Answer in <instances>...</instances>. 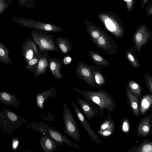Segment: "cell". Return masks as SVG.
<instances>
[{
    "mask_svg": "<svg viewBox=\"0 0 152 152\" xmlns=\"http://www.w3.org/2000/svg\"><path fill=\"white\" fill-rule=\"evenodd\" d=\"M64 64L65 65L70 64L72 61L71 58L69 55H66L62 60Z\"/></svg>",
    "mask_w": 152,
    "mask_h": 152,
    "instance_id": "cell-37",
    "label": "cell"
},
{
    "mask_svg": "<svg viewBox=\"0 0 152 152\" xmlns=\"http://www.w3.org/2000/svg\"><path fill=\"white\" fill-rule=\"evenodd\" d=\"M94 77L96 84L99 88L102 87L105 83V79L101 70L98 69L95 71Z\"/></svg>",
    "mask_w": 152,
    "mask_h": 152,
    "instance_id": "cell-28",
    "label": "cell"
},
{
    "mask_svg": "<svg viewBox=\"0 0 152 152\" xmlns=\"http://www.w3.org/2000/svg\"><path fill=\"white\" fill-rule=\"evenodd\" d=\"M56 91L54 86L42 92H37L36 94V105L40 109L45 108L44 103L49 97H53L56 95Z\"/></svg>",
    "mask_w": 152,
    "mask_h": 152,
    "instance_id": "cell-14",
    "label": "cell"
},
{
    "mask_svg": "<svg viewBox=\"0 0 152 152\" xmlns=\"http://www.w3.org/2000/svg\"><path fill=\"white\" fill-rule=\"evenodd\" d=\"M71 104L78 119L90 138L96 143L101 144L102 142V139L92 129L90 124L78 106L73 101H71Z\"/></svg>",
    "mask_w": 152,
    "mask_h": 152,
    "instance_id": "cell-9",
    "label": "cell"
},
{
    "mask_svg": "<svg viewBox=\"0 0 152 152\" xmlns=\"http://www.w3.org/2000/svg\"><path fill=\"white\" fill-rule=\"evenodd\" d=\"M99 69L95 66H91L79 61L75 67V73L76 77L83 80L87 84L92 87L99 89L95 81L94 73Z\"/></svg>",
    "mask_w": 152,
    "mask_h": 152,
    "instance_id": "cell-7",
    "label": "cell"
},
{
    "mask_svg": "<svg viewBox=\"0 0 152 152\" xmlns=\"http://www.w3.org/2000/svg\"><path fill=\"white\" fill-rule=\"evenodd\" d=\"M31 38L26 39L22 46L21 53L26 63L36 55L31 44Z\"/></svg>",
    "mask_w": 152,
    "mask_h": 152,
    "instance_id": "cell-17",
    "label": "cell"
},
{
    "mask_svg": "<svg viewBox=\"0 0 152 152\" xmlns=\"http://www.w3.org/2000/svg\"><path fill=\"white\" fill-rule=\"evenodd\" d=\"M12 19L18 24L29 28L37 29L55 33L61 32L64 31L62 28L50 23L21 17H14Z\"/></svg>",
    "mask_w": 152,
    "mask_h": 152,
    "instance_id": "cell-6",
    "label": "cell"
},
{
    "mask_svg": "<svg viewBox=\"0 0 152 152\" xmlns=\"http://www.w3.org/2000/svg\"><path fill=\"white\" fill-rule=\"evenodd\" d=\"M0 101L5 104L19 107V100L16 96L9 92L0 91Z\"/></svg>",
    "mask_w": 152,
    "mask_h": 152,
    "instance_id": "cell-20",
    "label": "cell"
},
{
    "mask_svg": "<svg viewBox=\"0 0 152 152\" xmlns=\"http://www.w3.org/2000/svg\"><path fill=\"white\" fill-rule=\"evenodd\" d=\"M126 95L127 103L131 110L135 116H139L140 115L139 99L132 94L127 85L126 86Z\"/></svg>",
    "mask_w": 152,
    "mask_h": 152,
    "instance_id": "cell-16",
    "label": "cell"
},
{
    "mask_svg": "<svg viewBox=\"0 0 152 152\" xmlns=\"http://www.w3.org/2000/svg\"><path fill=\"white\" fill-rule=\"evenodd\" d=\"M10 52L5 46L0 41V62L7 65L12 64L9 57Z\"/></svg>",
    "mask_w": 152,
    "mask_h": 152,
    "instance_id": "cell-25",
    "label": "cell"
},
{
    "mask_svg": "<svg viewBox=\"0 0 152 152\" xmlns=\"http://www.w3.org/2000/svg\"><path fill=\"white\" fill-rule=\"evenodd\" d=\"M149 39H152V34L145 29L137 31L134 34L133 37V46L140 56H142V48L149 42Z\"/></svg>",
    "mask_w": 152,
    "mask_h": 152,
    "instance_id": "cell-10",
    "label": "cell"
},
{
    "mask_svg": "<svg viewBox=\"0 0 152 152\" xmlns=\"http://www.w3.org/2000/svg\"><path fill=\"white\" fill-rule=\"evenodd\" d=\"M128 152H152V141L148 139L144 140L141 142L140 144L126 151Z\"/></svg>",
    "mask_w": 152,
    "mask_h": 152,
    "instance_id": "cell-23",
    "label": "cell"
},
{
    "mask_svg": "<svg viewBox=\"0 0 152 152\" xmlns=\"http://www.w3.org/2000/svg\"><path fill=\"white\" fill-rule=\"evenodd\" d=\"M115 122L112 123L110 126L103 130H98V134L103 137H107L111 135L115 129Z\"/></svg>",
    "mask_w": 152,
    "mask_h": 152,
    "instance_id": "cell-31",
    "label": "cell"
},
{
    "mask_svg": "<svg viewBox=\"0 0 152 152\" xmlns=\"http://www.w3.org/2000/svg\"><path fill=\"white\" fill-rule=\"evenodd\" d=\"M26 121L24 118L6 108L0 110V122L2 126L3 133L7 132L12 135L15 129L20 127L23 123L25 124Z\"/></svg>",
    "mask_w": 152,
    "mask_h": 152,
    "instance_id": "cell-4",
    "label": "cell"
},
{
    "mask_svg": "<svg viewBox=\"0 0 152 152\" xmlns=\"http://www.w3.org/2000/svg\"><path fill=\"white\" fill-rule=\"evenodd\" d=\"M36 0H18V4L20 7L26 8H34Z\"/></svg>",
    "mask_w": 152,
    "mask_h": 152,
    "instance_id": "cell-32",
    "label": "cell"
},
{
    "mask_svg": "<svg viewBox=\"0 0 152 152\" xmlns=\"http://www.w3.org/2000/svg\"><path fill=\"white\" fill-rule=\"evenodd\" d=\"M19 141L18 139L16 137H13L12 144V149L14 151H16L18 147Z\"/></svg>",
    "mask_w": 152,
    "mask_h": 152,
    "instance_id": "cell-36",
    "label": "cell"
},
{
    "mask_svg": "<svg viewBox=\"0 0 152 152\" xmlns=\"http://www.w3.org/2000/svg\"><path fill=\"white\" fill-rule=\"evenodd\" d=\"M135 51L133 46L131 48H128L126 52V57L128 61L133 67L139 68L140 66V64Z\"/></svg>",
    "mask_w": 152,
    "mask_h": 152,
    "instance_id": "cell-24",
    "label": "cell"
},
{
    "mask_svg": "<svg viewBox=\"0 0 152 152\" xmlns=\"http://www.w3.org/2000/svg\"><path fill=\"white\" fill-rule=\"evenodd\" d=\"M10 0H0V14H3L9 7Z\"/></svg>",
    "mask_w": 152,
    "mask_h": 152,
    "instance_id": "cell-35",
    "label": "cell"
},
{
    "mask_svg": "<svg viewBox=\"0 0 152 152\" xmlns=\"http://www.w3.org/2000/svg\"><path fill=\"white\" fill-rule=\"evenodd\" d=\"M63 117L65 125L64 132L74 140H80V134L77 125L66 103H63Z\"/></svg>",
    "mask_w": 152,
    "mask_h": 152,
    "instance_id": "cell-5",
    "label": "cell"
},
{
    "mask_svg": "<svg viewBox=\"0 0 152 152\" xmlns=\"http://www.w3.org/2000/svg\"><path fill=\"white\" fill-rule=\"evenodd\" d=\"M121 129L122 131L125 134L128 133L130 130V124L129 120L126 118H123L121 122Z\"/></svg>",
    "mask_w": 152,
    "mask_h": 152,
    "instance_id": "cell-33",
    "label": "cell"
},
{
    "mask_svg": "<svg viewBox=\"0 0 152 152\" xmlns=\"http://www.w3.org/2000/svg\"><path fill=\"white\" fill-rule=\"evenodd\" d=\"M144 80L148 90L150 94H152V77L148 73H146L144 77Z\"/></svg>",
    "mask_w": 152,
    "mask_h": 152,
    "instance_id": "cell-34",
    "label": "cell"
},
{
    "mask_svg": "<svg viewBox=\"0 0 152 152\" xmlns=\"http://www.w3.org/2000/svg\"><path fill=\"white\" fill-rule=\"evenodd\" d=\"M72 89L78 93L86 100L97 105L99 108V116L101 117L105 114L106 109L110 114L116 110L115 99L106 91L100 89L98 91L83 90L74 87Z\"/></svg>",
    "mask_w": 152,
    "mask_h": 152,
    "instance_id": "cell-1",
    "label": "cell"
},
{
    "mask_svg": "<svg viewBox=\"0 0 152 152\" xmlns=\"http://www.w3.org/2000/svg\"><path fill=\"white\" fill-rule=\"evenodd\" d=\"M39 144L44 152H53L56 149L58 145L53 139L45 134L41 137Z\"/></svg>",
    "mask_w": 152,
    "mask_h": 152,
    "instance_id": "cell-18",
    "label": "cell"
},
{
    "mask_svg": "<svg viewBox=\"0 0 152 152\" xmlns=\"http://www.w3.org/2000/svg\"><path fill=\"white\" fill-rule=\"evenodd\" d=\"M87 29V32L90 36L91 39L94 42H95L102 34V32H100L98 30H96L94 28L86 25Z\"/></svg>",
    "mask_w": 152,
    "mask_h": 152,
    "instance_id": "cell-29",
    "label": "cell"
},
{
    "mask_svg": "<svg viewBox=\"0 0 152 152\" xmlns=\"http://www.w3.org/2000/svg\"><path fill=\"white\" fill-rule=\"evenodd\" d=\"M125 1H130L132 0H124Z\"/></svg>",
    "mask_w": 152,
    "mask_h": 152,
    "instance_id": "cell-40",
    "label": "cell"
},
{
    "mask_svg": "<svg viewBox=\"0 0 152 152\" xmlns=\"http://www.w3.org/2000/svg\"><path fill=\"white\" fill-rule=\"evenodd\" d=\"M114 121L110 115H108L104 117L103 121L100 123L98 130H103L107 127Z\"/></svg>",
    "mask_w": 152,
    "mask_h": 152,
    "instance_id": "cell-30",
    "label": "cell"
},
{
    "mask_svg": "<svg viewBox=\"0 0 152 152\" xmlns=\"http://www.w3.org/2000/svg\"><path fill=\"white\" fill-rule=\"evenodd\" d=\"M88 56L92 63L94 64L99 70L102 67H107L110 64V63L98 53L89 50Z\"/></svg>",
    "mask_w": 152,
    "mask_h": 152,
    "instance_id": "cell-19",
    "label": "cell"
},
{
    "mask_svg": "<svg viewBox=\"0 0 152 152\" xmlns=\"http://www.w3.org/2000/svg\"><path fill=\"white\" fill-rule=\"evenodd\" d=\"M55 42L60 51L64 55H67L72 49L71 42L68 39L64 37H56Z\"/></svg>",
    "mask_w": 152,
    "mask_h": 152,
    "instance_id": "cell-21",
    "label": "cell"
},
{
    "mask_svg": "<svg viewBox=\"0 0 152 152\" xmlns=\"http://www.w3.org/2000/svg\"><path fill=\"white\" fill-rule=\"evenodd\" d=\"M31 39L39 51H50L58 52V49L54 40V36L49 32L32 29L30 33Z\"/></svg>",
    "mask_w": 152,
    "mask_h": 152,
    "instance_id": "cell-3",
    "label": "cell"
},
{
    "mask_svg": "<svg viewBox=\"0 0 152 152\" xmlns=\"http://www.w3.org/2000/svg\"><path fill=\"white\" fill-rule=\"evenodd\" d=\"M139 106L140 115H144L149 109L152 103V94H144L140 98Z\"/></svg>",
    "mask_w": 152,
    "mask_h": 152,
    "instance_id": "cell-22",
    "label": "cell"
},
{
    "mask_svg": "<svg viewBox=\"0 0 152 152\" xmlns=\"http://www.w3.org/2000/svg\"><path fill=\"white\" fill-rule=\"evenodd\" d=\"M34 131L39 132L43 134L48 136L55 141L58 145H63V143L73 147L76 148H80L76 143L71 141L66 136L55 127H51L44 123L33 122L29 125Z\"/></svg>",
    "mask_w": 152,
    "mask_h": 152,
    "instance_id": "cell-2",
    "label": "cell"
},
{
    "mask_svg": "<svg viewBox=\"0 0 152 152\" xmlns=\"http://www.w3.org/2000/svg\"><path fill=\"white\" fill-rule=\"evenodd\" d=\"M94 43L100 49L110 55L115 54L117 52V43L107 34L103 33Z\"/></svg>",
    "mask_w": 152,
    "mask_h": 152,
    "instance_id": "cell-8",
    "label": "cell"
},
{
    "mask_svg": "<svg viewBox=\"0 0 152 152\" xmlns=\"http://www.w3.org/2000/svg\"><path fill=\"white\" fill-rule=\"evenodd\" d=\"M42 52V56L38 61L35 71L34 73L37 81L38 77L41 75H45L47 68H49L48 58L50 56L48 54V51Z\"/></svg>",
    "mask_w": 152,
    "mask_h": 152,
    "instance_id": "cell-15",
    "label": "cell"
},
{
    "mask_svg": "<svg viewBox=\"0 0 152 152\" xmlns=\"http://www.w3.org/2000/svg\"><path fill=\"white\" fill-rule=\"evenodd\" d=\"M48 61L49 68L53 77L56 80H62L64 75L61 73L60 70L64 64L62 60L50 57Z\"/></svg>",
    "mask_w": 152,
    "mask_h": 152,
    "instance_id": "cell-13",
    "label": "cell"
},
{
    "mask_svg": "<svg viewBox=\"0 0 152 152\" xmlns=\"http://www.w3.org/2000/svg\"><path fill=\"white\" fill-rule=\"evenodd\" d=\"M77 101L84 115L88 120H91L99 114V107L93 103L78 97Z\"/></svg>",
    "mask_w": 152,
    "mask_h": 152,
    "instance_id": "cell-12",
    "label": "cell"
},
{
    "mask_svg": "<svg viewBox=\"0 0 152 152\" xmlns=\"http://www.w3.org/2000/svg\"><path fill=\"white\" fill-rule=\"evenodd\" d=\"M39 51V54L36 55L26 63V69L33 73L35 71L38 61L42 55V52Z\"/></svg>",
    "mask_w": 152,
    "mask_h": 152,
    "instance_id": "cell-27",
    "label": "cell"
},
{
    "mask_svg": "<svg viewBox=\"0 0 152 152\" xmlns=\"http://www.w3.org/2000/svg\"><path fill=\"white\" fill-rule=\"evenodd\" d=\"M128 86L132 94L139 98L142 96V88L137 82L130 80L129 81Z\"/></svg>",
    "mask_w": 152,
    "mask_h": 152,
    "instance_id": "cell-26",
    "label": "cell"
},
{
    "mask_svg": "<svg viewBox=\"0 0 152 152\" xmlns=\"http://www.w3.org/2000/svg\"><path fill=\"white\" fill-rule=\"evenodd\" d=\"M1 126H2V125L0 122V129L1 128Z\"/></svg>",
    "mask_w": 152,
    "mask_h": 152,
    "instance_id": "cell-39",
    "label": "cell"
},
{
    "mask_svg": "<svg viewBox=\"0 0 152 152\" xmlns=\"http://www.w3.org/2000/svg\"><path fill=\"white\" fill-rule=\"evenodd\" d=\"M136 134L140 137H147L152 132V113L140 121L136 128Z\"/></svg>",
    "mask_w": 152,
    "mask_h": 152,
    "instance_id": "cell-11",
    "label": "cell"
},
{
    "mask_svg": "<svg viewBox=\"0 0 152 152\" xmlns=\"http://www.w3.org/2000/svg\"><path fill=\"white\" fill-rule=\"evenodd\" d=\"M31 44L32 45V47H33V49L34 51L36 54L38 55L39 54V53L38 51L37 46L34 43V42H33L32 40L31 41Z\"/></svg>",
    "mask_w": 152,
    "mask_h": 152,
    "instance_id": "cell-38",
    "label": "cell"
}]
</instances>
